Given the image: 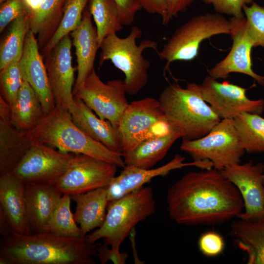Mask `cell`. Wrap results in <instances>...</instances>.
<instances>
[{"mask_svg":"<svg viewBox=\"0 0 264 264\" xmlns=\"http://www.w3.org/2000/svg\"><path fill=\"white\" fill-rule=\"evenodd\" d=\"M166 202L170 219L186 225L222 224L244 209L236 187L214 168L185 174L168 188Z\"/></svg>","mask_w":264,"mask_h":264,"instance_id":"obj_1","label":"cell"},{"mask_svg":"<svg viewBox=\"0 0 264 264\" xmlns=\"http://www.w3.org/2000/svg\"><path fill=\"white\" fill-rule=\"evenodd\" d=\"M99 243L87 235L67 238L50 232L21 234L12 231L2 236L0 264H95Z\"/></svg>","mask_w":264,"mask_h":264,"instance_id":"obj_2","label":"cell"},{"mask_svg":"<svg viewBox=\"0 0 264 264\" xmlns=\"http://www.w3.org/2000/svg\"><path fill=\"white\" fill-rule=\"evenodd\" d=\"M27 132L33 143L53 146L63 153L88 155L117 167L126 166L122 153L113 152L89 137L75 124L69 111L58 106Z\"/></svg>","mask_w":264,"mask_h":264,"instance_id":"obj_3","label":"cell"},{"mask_svg":"<svg viewBox=\"0 0 264 264\" xmlns=\"http://www.w3.org/2000/svg\"><path fill=\"white\" fill-rule=\"evenodd\" d=\"M158 100L168 120L182 132L183 139L205 135L221 120L203 98L199 85L195 83L185 88L170 84Z\"/></svg>","mask_w":264,"mask_h":264,"instance_id":"obj_4","label":"cell"},{"mask_svg":"<svg viewBox=\"0 0 264 264\" xmlns=\"http://www.w3.org/2000/svg\"><path fill=\"white\" fill-rule=\"evenodd\" d=\"M142 30L137 26L132 27L129 35L120 38L116 33L106 37L101 42L99 66L110 60L117 68L125 75L124 80L126 93L131 95L138 94L147 84L150 62L145 58L143 52L147 49H153L157 53V43L149 40H142Z\"/></svg>","mask_w":264,"mask_h":264,"instance_id":"obj_5","label":"cell"},{"mask_svg":"<svg viewBox=\"0 0 264 264\" xmlns=\"http://www.w3.org/2000/svg\"><path fill=\"white\" fill-rule=\"evenodd\" d=\"M156 202L151 187L143 186L108 203L102 226L87 235L95 243L104 239L111 247L120 248L135 226L154 213Z\"/></svg>","mask_w":264,"mask_h":264,"instance_id":"obj_6","label":"cell"},{"mask_svg":"<svg viewBox=\"0 0 264 264\" xmlns=\"http://www.w3.org/2000/svg\"><path fill=\"white\" fill-rule=\"evenodd\" d=\"M117 130L123 153L145 140L179 130L168 120L158 100L146 97L129 103Z\"/></svg>","mask_w":264,"mask_h":264,"instance_id":"obj_7","label":"cell"},{"mask_svg":"<svg viewBox=\"0 0 264 264\" xmlns=\"http://www.w3.org/2000/svg\"><path fill=\"white\" fill-rule=\"evenodd\" d=\"M230 22L219 13H206L192 17L176 29L157 53L167 62L190 61L198 53L204 40L220 34H230Z\"/></svg>","mask_w":264,"mask_h":264,"instance_id":"obj_8","label":"cell"},{"mask_svg":"<svg viewBox=\"0 0 264 264\" xmlns=\"http://www.w3.org/2000/svg\"><path fill=\"white\" fill-rule=\"evenodd\" d=\"M181 150L194 161H211L221 171L240 163L245 151L241 147L232 119H222L205 135L193 140L183 139Z\"/></svg>","mask_w":264,"mask_h":264,"instance_id":"obj_9","label":"cell"},{"mask_svg":"<svg viewBox=\"0 0 264 264\" xmlns=\"http://www.w3.org/2000/svg\"><path fill=\"white\" fill-rule=\"evenodd\" d=\"M124 80L114 79L104 83L93 69L74 94L81 99L100 118L109 121L117 129L129 103Z\"/></svg>","mask_w":264,"mask_h":264,"instance_id":"obj_10","label":"cell"},{"mask_svg":"<svg viewBox=\"0 0 264 264\" xmlns=\"http://www.w3.org/2000/svg\"><path fill=\"white\" fill-rule=\"evenodd\" d=\"M117 167L102 160L74 154L66 172L55 185L63 194H82L108 186L115 176Z\"/></svg>","mask_w":264,"mask_h":264,"instance_id":"obj_11","label":"cell"},{"mask_svg":"<svg viewBox=\"0 0 264 264\" xmlns=\"http://www.w3.org/2000/svg\"><path fill=\"white\" fill-rule=\"evenodd\" d=\"M199 87L204 100L221 119H233L243 112L261 114L264 110L263 99H250L247 89L238 85L220 83L208 75Z\"/></svg>","mask_w":264,"mask_h":264,"instance_id":"obj_12","label":"cell"},{"mask_svg":"<svg viewBox=\"0 0 264 264\" xmlns=\"http://www.w3.org/2000/svg\"><path fill=\"white\" fill-rule=\"evenodd\" d=\"M73 153H63L50 146L33 143L11 173L26 182L55 184L68 168Z\"/></svg>","mask_w":264,"mask_h":264,"instance_id":"obj_13","label":"cell"},{"mask_svg":"<svg viewBox=\"0 0 264 264\" xmlns=\"http://www.w3.org/2000/svg\"><path fill=\"white\" fill-rule=\"evenodd\" d=\"M237 188L244 204L237 218L251 220L264 215V165L250 160L244 164L229 166L220 171Z\"/></svg>","mask_w":264,"mask_h":264,"instance_id":"obj_14","label":"cell"},{"mask_svg":"<svg viewBox=\"0 0 264 264\" xmlns=\"http://www.w3.org/2000/svg\"><path fill=\"white\" fill-rule=\"evenodd\" d=\"M230 35L233 40L228 55L209 71V75L217 80L225 79L231 73L247 75L264 86V76L256 73L252 68L251 50L253 46L247 33L245 17H232L230 20Z\"/></svg>","mask_w":264,"mask_h":264,"instance_id":"obj_15","label":"cell"},{"mask_svg":"<svg viewBox=\"0 0 264 264\" xmlns=\"http://www.w3.org/2000/svg\"><path fill=\"white\" fill-rule=\"evenodd\" d=\"M72 45L69 35H66L45 57V62L55 104L68 110L74 101Z\"/></svg>","mask_w":264,"mask_h":264,"instance_id":"obj_16","label":"cell"},{"mask_svg":"<svg viewBox=\"0 0 264 264\" xmlns=\"http://www.w3.org/2000/svg\"><path fill=\"white\" fill-rule=\"evenodd\" d=\"M20 66L23 79L39 98L44 114L49 113L56 104L37 39L30 30L25 37Z\"/></svg>","mask_w":264,"mask_h":264,"instance_id":"obj_17","label":"cell"},{"mask_svg":"<svg viewBox=\"0 0 264 264\" xmlns=\"http://www.w3.org/2000/svg\"><path fill=\"white\" fill-rule=\"evenodd\" d=\"M184 157L176 154L167 163L156 168L143 169L133 166H125L120 174L115 176L107 186L109 202L116 200L135 191L158 176H164L171 171L188 166L203 168L202 161L184 162Z\"/></svg>","mask_w":264,"mask_h":264,"instance_id":"obj_18","label":"cell"},{"mask_svg":"<svg viewBox=\"0 0 264 264\" xmlns=\"http://www.w3.org/2000/svg\"><path fill=\"white\" fill-rule=\"evenodd\" d=\"M63 195L54 184L25 183L26 211L31 233L48 232L49 221Z\"/></svg>","mask_w":264,"mask_h":264,"instance_id":"obj_19","label":"cell"},{"mask_svg":"<svg viewBox=\"0 0 264 264\" xmlns=\"http://www.w3.org/2000/svg\"><path fill=\"white\" fill-rule=\"evenodd\" d=\"M0 210L13 232L31 233L26 211L25 182L11 173L0 176Z\"/></svg>","mask_w":264,"mask_h":264,"instance_id":"obj_20","label":"cell"},{"mask_svg":"<svg viewBox=\"0 0 264 264\" xmlns=\"http://www.w3.org/2000/svg\"><path fill=\"white\" fill-rule=\"evenodd\" d=\"M91 17L87 5L81 23L70 33L77 63V75L73 89V96L94 69V63L99 49L96 29L92 24Z\"/></svg>","mask_w":264,"mask_h":264,"instance_id":"obj_21","label":"cell"},{"mask_svg":"<svg viewBox=\"0 0 264 264\" xmlns=\"http://www.w3.org/2000/svg\"><path fill=\"white\" fill-rule=\"evenodd\" d=\"M68 111L73 122L85 133L110 150L122 153L117 129L109 121L97 116L81 99L74 97Z\"/></svg>","mask_w":264,"mask_h":264,"instance_id":"obj_22","label":"cell"},{"mask_svg":"<svg viewBox=\"0 0 264 264\" xmlns=\"http://www.w3.org/2000/svg\"><path fill=\"white\" fill-rule=\"evenodd\" d=\"M30 30L43 49L58 28L63 15L65 0H23Z\"/></svg>","mask_w":264,"mask_h":264,"instance_id":"obj_23","label":"cell"},{"mask_svg":"<svg viewBox=\"0 0 264 264\" xmlns=\"http://www.w3.org/2000/svg\"><path fill=\"white\" fill-rule=\"evenodd\" d=\"M76 203L74 218L83 236L102 226L105 220L108 204L107 186L71 196Z\"/></svg>","mask_w":264,"mask_h":264,"instance_id":"obj_24","label":"cell"},{"mask_svg":"<svg viewBox=\"0 0 264 264\" xmlns=\"http://www.w3.org/2000/svg\"><path fill=\"white\" fill-rule=\"evenodd\" d=\"M230 235L245 252L248 264H264V215L251 220L238 218L230 226Z\"/></svg>","mask_w":264,"mask_h":264,"instance_id":"obj_25","label":"cell"},{"mask_svg":"<svg viewBox=\"0 0 264 264\" xmlns=\"http://www.w3.org/2000/svg\"><path fill=\"white\" fill-rule=\"evenodd\" d=\"M33 144L28 132L0 119V176L11 173Z\"/></svg>","mask_w":264,"mask_h":264,"instance_id":"obj_26","label":"cell"},{"mask_svg":"<svg viewBox=\"0 0 264 264\" xmlns=\"http://www.w3.org/2000/svg\"><path fill=\"white\" fill-rule=\"evenodd\" d=\"M182 136V132L176 130L163 136L143 141L132 150L122 153L125 165L143 169L152 168L164 158L174 142Z\"/></svg>","mask_w":264,"mask_h":264,"instance_id":"obj_27","label":"cell"},{"mask_svg":"<svg viewBox=\"0 0 264 264\" xmlns=\"http://www.w3.org/2000/svg\"><path fill=\"white\" fill-rule=\"evenodd\" d=\"M11 122L18 129L28 132L44 115L35 90L23 79L17 96L11 105Z\"/></svg>","mask_w":264,"mask_h":264,"instance_id":"obj_28","label":"cell"},{"mask_svg":"<svg viewBox=\"0 0 264 264\" xmlns=\"http://www.w3.org/2000/svg\"><path fill=\"white\" fill-rule=\"evenodd\" d=\"M243 112L233 119L241 147L248 153L264 152V118Z\"/></svg>","mask_w":264,"mask_h":264,"instance_id":"obj_29","label":"cell"},{"mask_svg":"<svg viewBox=\"0 0 264 264\" xmlns=\"http://www.w3.org/2000/svg\"><path fill=\"white\" fill-rule=\"evenodd\" d=\"M88 7L95 23L100 47L106 37L123 28L119 8L114 0H89Z\"/></svg>","mask_w":264,"mask_h":264,"instance_id":"obj_30","label":"cell"},{"mask_svg":"<svg viewBox=\"0 0 264 264\" xmlns=\"http://www.w3.org/2000/svg\"><path fill=\"white\" fill-rule=\"evenodd\" d=\"M30 30L26 14L11 23L6 35L0 45V70L17 58H21L26 36Z\"/></svg>","mask_w":264,"mask_h":264,"instance_id":"obj_31","label":"cell"},{"mask_svg":"<svg viewBox=\"0 0 264 264\" xmlns=\"http://www.w3.org/2000/svg\"><path fill=\"white\" fill-rule=\"evenodd\" d=\"M88 1L65 0L62 20L51 39L42 49V55L43 57H45L64 37L70 33L79 26Z\"/></svg>","mask_w":264,"mask_h":264,"instance_id":"obj_32","label":"cell"},{"mask_svg":"<svg viewBox=\"0 0 264 264\" xmlns=\"http://www.w3.org/2000/svg\"><path fill=\"white\" fill-rule=\"evenodd\" d=\"M71 195L63 194L55 208L48 225V231L57 236L67 238L83 236L70 210Z\"/></svg>","mask_w":264,"mask_h":264,"instance_id":"obj_33","label":"cell"},{"mask_svg":"<svg viewBox=\"0 0 264 264\" xmlns=\"http://www.w3.org/2000/svg\"><path fill=\"white\" fill-rule=\"evenodd\" d=\"M20 59L16 58L0 70V96L10 105L15 101L23 81Z\"/></svg>","mask_w":264,"mask_h":264,"instance_id":"obj_34","label":"cell"},{"mask_svg":"<svg viewBox=\"0 0 264 264\" xmlns=\"http://www.w3.org/2000/svg\"><path fill=\"white\" fill-rule=\"evenodd\" d=\"M243 11L253 46L264 47V7L253 1L250 6L244 5Z\"/></svg>","mask_w":264,"mask_h":264,"instance_id":"obj_35","label":"cell"},{"mask_svg":"<svg viewBox=\"0 0 264 264\" xmlns=\"http://www.w3.org/2000/svg\"><path fill=\"white\" fill-rule=\"evenodd\" d=\"M199 250L204 256L215 257L221 254L225 247L222 236L214 230L203 233L198 240Z\"/></svg>","mask_w":264,"mask_h":264,"instance_id":"obj_36","label":"cell"},{"mask_svg":"<svg viewBox=\"0 0 264 264\" xmlns=\"http://www.w3.org/2000/svg\"><path fill=\"white\" fill-rule=\"evenodd\" d=\"M26 14L23 0H7L0 6V33L13 21Z\"/></svg>","mask_w":264,"mask_h":264,"instance_id":"obj_37","label":"cell"},{"mask_svg":"<svg viewBox=\"0 0 264 264\" xmlns=\"http://www.w3.org/2000/svg\"><path fill=\"white\" fill-rule=\"evenodd\" d=\"M206 4L213 5L219 13L237 18L244 17L243 7L251 3L253 0H201Z\"/></svg>","mask_w":264,"mask_h":264,"instance_id":"obj_38","label":"cell"},{"mask_svg":"<svg viewBox=\"0 0 264 264\" xmlns=\"http://www.w3.org/2000/svg\"><path fill=\"white\" fill-rule=\"evenodd\" d=\"M96 256L102 264L110 261L114 264H125L128 259V253L122 252L120 248L109 247L104 243L97 247Z\"/></svg>","mask_w":264,"mask_h":264,"instance_id":"obj_39","label":"cell"},{"mask_svg":"<svg viewBox=\"0 0 264 264\" xmlns=\"http://www.w3.org/2000/svg\"><path fill=\"white\" fill-rule=\"evenodd\" d=\"M119 8L123 25H131L142 7L140 0H114Z\"/></svg>","mask_w":264,"mask_h":264,"instance_id":"obj_40","label":"cell"},{"mask_svg":"<svg viewBox=\"0 0 264 264\" xmlns=\"http://www.w3.org/2000/svg\"><path fill=\"white\" fill-rule=\"evenodd\" d=\"M142 8L150 14H157L162 18L163 25L167 24L168 19L167 6L165 0H140Z\"/></svg>","mask_w":264,"mask_h":264,"instance_id":"obj_41","label":"cell"},{"mask_svg":"<svg viewBox=\"0 0 264 264\" xmlns=\"http://www.w3.org/2000/svg\"><path fill=\"white\" fill-rule=\"evenodd\" d=\"M194 0H165L169 22L181 12H185Z\"/></svg>","mask_w":264,"mask_h":264,"instance_id":"obj_42","label":"cell"},{"mask_svg":"<svg viewBox=\"0 0 264 264\" xmlns=\"http://www.w3.org/2000/svg\"><path fill=\"white\" fill-rule=\"evenodd\" d=\"M0 119L11 122V105L0 96Z\"/></svg>","mask_w":264,"mask_h":264,"instance_id":"obj_43","label":"cell"},{"mask_svg":"<svg viewBox=\"0 0 264 264\" xmlns=\"http://www.w3.org/2000/svg\"><path fill=\"white\" fill-rule=\"evenodd\" d=\"M13 231L4 214L0 210V232L2 236H6Z\"/></svg>","mask_w":264,"mask_h":264,"instance_id":"obj_44","label":"cell"},{"mask_svg":"<svg viewBox=\"0 0 264 264\" xmlns=\"http://www.w3.org/2000/svg\"><path fill=\"white\" fill-rule=\"evenodd\" d=\"M7 0H0V4L5 2Z\"/></svg>","mask_w":264,"mask_h":264,"instance_id":"obj_45","label":"cell"},{"mask_svg":"<svg viewBox=\"0 0 264 264\" xmlns=\"http://www.w3.org/2000/svg\"><path fill=\"white\" fill-rule=\"evenodd\" d=\"M263 179H264V175H263Z\"/></svg>","mask_w":264,"mask_h":264,"instance_id":"obj_46","label":"cell"}]
</instances>
